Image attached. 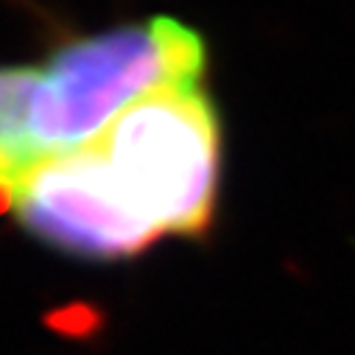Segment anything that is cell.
Masks as SVG:
<instances>
[{
	"mask_svg": "<svg viewBox=\"0 0 355 355\" xmlns=\"http://www.w3.org/2000/svg\"><path fill=\"white\" fill-rule=\"evenodd\" d=\"M90 146L115 196L157 238H202L210 230L221 180V121L205 84L140 98Z\"/></svg>",
	"mask_w": 355,
	"mask_h": 355,
	"instance_id": "cell-1",
	"label": "cell"
},
{
	"mask_svg": "<svg viewBox=\"0 0 355 355\" xmlns=\"http://www.w3.org/2000/svg\"><path fill=\"white\" fill-rule=\"evenodd\" d=\"M53 330H64L70 336H81V333H93L96 327V311L90 305H73V308H62L53 316H48Z\"/></svg>",
	"mask_w": 355,
	"mask_h": 355,
	"instance_id": "cell-4",
	"label": "cell"
},
{
	"mask_svg": "<svg viewBox=\"0 0 355 355\" xmlns=\"http://www.w3.org/2000/svg\"><path fill=\"white\" fill-rule=\"evenodd\" d=\"M9 182L17 221L67 254L126 260L159 241L115 196L90 143L48 157Z\"/></svg>",
	"mask_w": 355,
	"mask_h": 355,
	"instance_id": "cell-3",
	"label": "cell"
},
{
	"mask_svg": "<svg viewBox=\"0 0 355 355\" xmlns=\"http://www.w3.org/2000/svg\"><path fill=\"white\" fill-rule=\"evenodd\" d=\"M205 37L162 15L64 42L40 64L34 135L42 159L87 146L157 90L205 84Z\"/></svg>",
	"mask_w": 355,
	"mask_h": 355,
	"instance_id": "cell-2",
	"label": "cell"
}]
</instances>
